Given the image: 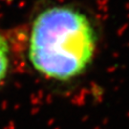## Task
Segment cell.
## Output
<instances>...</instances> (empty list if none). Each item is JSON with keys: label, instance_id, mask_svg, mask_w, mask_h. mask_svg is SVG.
<instances>
[{"label": "cell", "instance_id": "obj_2", "mask_svg": "<svg viewBox=\"0 0 129 129\" xmlns=\"http://www.w3.org/2000/svg\"><path fill=\"white\" fill-rule=\"evenodd\" d=\"M10 46L6 37L0 31V82H2L7 77L10 69L11 56Z\"/></svg>", "mask_w": 129, "mask_h": 129}, {"label": "cell", "instance_id": "obj_1", "mask_svg": "<svg viewBox=\"0 0 129 129\" xmlns=\"http://www.w3.org/2000/svg\"><path fill=\"white\" fill-rule=\"evenodd\" d=\"M100 29L94 16L72 3H55L39 10L32 21L27 57L42 77L66 83L91 69L100 46Z\"/></svg>", "mask_w": 129, "mask_h": 129}]
</instances>
